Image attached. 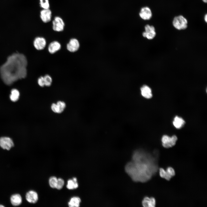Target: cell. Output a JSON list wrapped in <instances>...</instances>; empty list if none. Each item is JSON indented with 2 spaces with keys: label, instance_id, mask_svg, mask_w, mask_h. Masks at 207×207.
<instances>
[{
  "label": "cell",
  "instance_id": "6da1fadb",
  "mask_svg": "<svg viewBox=\"0 0 207 207\" xmlns=\"http://www.w3.org/2000/svg\"><path fill=\"white\" fill-rule=\"evenodd\" d=\"M143 150L133 153L132 160L126 165V172L135 182H145L149 180L158 170L157 159Z\"/></svg>",
  "mask_w": 207,
  "mask_h": 207
},
{
  "label": "cell",
  "instance_id": "7a4b0ae2",
  "mask_svg": "<svg viewBox=\"0 0 207 207\" xmlns=\"http://www.w3.org/2000/svg\"><path fill=\"white\" fill-rule=\"evenodd\" d=\"M27 63L22 54L15 53L9 56L0 68L1 76L4 82L9 85L26 76Z\"/></svg>",
  "mask_w": 207,
  "mask_h": 207
},
{
  "label": "cell",
  "instance_id": "3957f363",
  "mask_svg": "<svg viewBox=\"0 0 207 207\" xmlns=\"http://www.w3.org/2000/svg\"><path fill=\"white\" fill-rule=\"evenodd\" d=\"M187 21L183 16L179 15L175 17L172 21L174 27L179 30H184L187 27Z\"/></svg>",
  "mask_w": 207,
  "mask_h": 207
},
{
  "label": "cell",
  "instance_id": "277c9868",
  "mask_svg": "<svg viewBox=\"0 0 207 207\" xmlns=\"http://www.w3.org/2000/svg\"><path fill=\"white\" fill-rule=\"evenodd\" d=\"M65 24L63 19L59 16L55 17L52 22V28L53 30L57 32L63 31Z\"/></svg>",
  "mask_w": 207,
  "mask_h": 207
},
{
  "label": "cell",
  "instance_id": "5b68a950",
  "mask_svg": "<svg viewBox=\"0 0 207 207\" xmlns=\"http://www.w3.org/2000/svg\"><path fill=\"white\" fill-rule=\"evenodd\" d=\"M177 139V137L175 135L171 137L164 135L163 136L161 139L162 145L165 148L172 147L175 145Z\"/></svg>",
  "mask_w": 207,
  "mask_h": 207
},
{
  "label": "cell",
  "instance_id": "8992f818",
  "mask_svg": "<svg viewBox=\"0 0 207 207\" xmlns=\"http://www.w3.org/2000/svg\"><path fill=\"white\" fill-rule=\"evenodd\" d=\"M66 106V103L64 101H59L56 103H52L51 105V108L53 112L60 114L64 111Z\"/></svg>",
  "mask_w": 207,
  "mask_h": 207
},
{
  "label": "cell",
  "instance_id": "52a82bcc",
  "mask_svg": "<svg viewBox=\"0 0 207 207\" xmlns=\"http://www.w3.org/2000/svg\"><path fill=\"white\" fill-rule=\"evenodd\" d=\"M145 31L142 34L143 37L149 39H152L155 37L156 33L155 28L153 26L147 24L145 26Z\"/></svg>",
  "mask_w": 207,
  "mask_h": 207
},
{
  "label": "cell",
  "instance_id": "ba28073f",
  "mask_svg": "<svg viewBox=\"0 0 207 207\" xmlns=\"http://www.w3.org/2000/svg\"><path fill=\"white\" fill-rule=\"evenodd\" d=\"M14 146L12 140L7 137H2L0 138V146L4 149L9 150Z\"/></svg>",
  "mask_w": 207,
  "mask_h": 207
},
{
  "label": "cell",
  "instance_id": "9c48e42d",
  "mask_svg": "<svg viewBox=\"0 0 207 207\" xmlns=\"http://www.w3.org/2000/svg\"><path fill=\"white\" fill-rule=\"evenodd\" d=\"M52 14L49 9H42L40 12V18L43 22L47 23L51 20Z\"/></svg>",
  "mask_w": 207,
  "mask_h": 207
},
{
  "label": "cell",
  "instance_id": "30bf717a",
  "mask_svg": "<svg viewBox=\"0 0 207 207\" xmlns=\"http://www.w3.org/2000/svg\"><path fill=\"white\" fill-rule=\"evenodd\" d=\"M139 16L141 19L144 20H149L152 17V13L150 8L145 7L141 9Z\"/></svg>",
  "mask_w": 207,
  "mask_h": 207
},
{
  "label": "cell",
  "instance_id": "8fae6325",
  "mask_svg": "<svg viewBox=\"0 0 207 207\" xmlns=\"http://www.w3.org/2000/svg\"><path fill=\"white\" fill-rule=\"evenodd\" d=\"M46 44L45 39L42 37L36 38L33 42L35 48L38 50H41L44 49Z\"/></svg>",
  "mask_w": 207,
  "mask_h": 207
},
{
  "label": "cell",
  "instance_id": "7c38bea8",
  "mask_svg": "<svg viewBox=\"0 0 207 207\" xmlns=\"http://www.w3.org/2000/svg\"><path fill=\"white\" fill-rule=\"evenodd\" d=\"M79 43L77 39L75 38L70 39L67 45V49L71 52H74L78 49Z\"/></svg>",
  "mask_w": 207,
  "mask_h": 207
},
{
  "label": "cell",
  "instance_id": "4fadbf2b",
  "mask_svg": "<svg viewBox=\"0 0 207 207\" xmlns=\"http://www.w3.org/2000/svg\"><path fill=\"white\" fill-rule=\"evenodd\" d=\"M26 198L27 201L29 203H35L38 200V195L36 191L31 190L26 193Z\"/></svg>",
  "mask_w": 207,
  "mask_h": 207
},
{
  "label": "cell",
  "instance_id": "5bb4252c",
  "mask_svg": "<svg viewBox=\"0 0 207 207\" xmlns=\"http://www.w3.org/2000/svg\"><path fill=\"white\" fill-rule=\"evenodd\" d=\"M142 203L144 207H154L156 206V202L154 198L146 197L143 199Z\"/></svg>",
  "mask_w": 207,
  "mask_h": 207
},
{
  "label": "cell",
  "instance_id": "9a60e30c",
  "mask_svg": "<svg viewBox=\"0 0 207 207\" xmlns=\"http://www.w3.org/2000/svg\"><path fill=\"white\" fill-rule=\"evenodd\" d=\"M141 94L144 97L149 99L152 96L151 89L148 86L144 85L141 88Z\"/></svg>",
  "mask_w": 207,
  "mask_h": 207
},
{
  "label": "cell",
  "instance_id": "2e32d148",
  "mask_svg": "<svg viewBox=\"0 0 207 207\" xmlns=\"http://www.w3.org/2000/svg\"><path fill=\"white\" fill-rule=\"evenodd\" d=\"M61 45L60 43L57 41H53L51 42L48 47V51L51 53H53L61 48Z\"/></svg>",
  "mask_w": 207,
  "mask_h": 207
},
{
  "label": "cell",
  "instance_id": "e0dca14e",
  "mask_svg": "<svg viewBox=\"0 0 207 207\" xmlns=\"http://www.w3.org/2000/svg\"><path fill=\"white\" fill-rule=\"evenodd\" d=\"M11 202L14 206H18L22 202L21 195L18 194H15L12 195L10 198Z\"/></svg>",
  "mask_w": 207,
  "mask_h": 207
},
{
  "label": "cell",
  "instance_id": "ac0fdd59",
  "mask_svg": "<svg viewBox=\"0 0 207 207\" xmlns=\"http://www.w3.org/2000/svg\"><path fill=\"white\" fill-rule=\"evenodd\" d=\"M78 187V184L76 177H73L72 179H69L68 181L66 187L68 189L72 190L76 189Z\"/></svg>",
  "mask_w": 207,
  "mask_h": 207
},
{
  "label": "cell",
  "instance_id": "d6986e66",
  "mask_svg": "<svg viewBox=\"0 0 207 207\" xmlns=\"http://www.w3.org/2000/svg\"><path fill=\"white\" fill-rule=\"evenodd\" d=\"M81 199L78 197H72L68 202V205L70 207H78L80 206Z\"/></svg>",
  "mask_w": 207,
  "mask_h": 207
},
{
  "label": "cell",
  "instance_id": "ffe728a7",
  "mask_svg": "<svg viewBox=\"0 0 207 207\" xmlns=\"http://www.w3.org/2000/svg\"><path fill=\"white\" fill-rule=\"evenodd\" d=\"M173 123L176 128L179 129L184 125L185 121L182 118L177 116L174 118Z\"/></svg>",
  "mask_w": 207,
  "mask_h": 207
},
{
  "label": "cell",
  "instance_id": "44dd1931",
  "mask_svg": "<svg viewBox=\"0 0 207 207\" xmlns=\"http://www.w3.org/2000/svg\"><path fill=\"white\" fill-rule=\"evenodd\" d=\"M19 96V91L17 89H13L11 90L10 98L12 101L15 102L18 100Z\"/></svg>",
  "mask_w": 207,
  "mask_h": 207
},
{
  "label": "cell",
  "instance_id": "7402d4cb",
  "mask_svg": "<svg viewBox=\"0 0 207 207\" xmlns=\"http://www.w3.org/2000/svg\"><path fill=\"white\" fill-rule=\"evenodd\" d=\"M159 173L160 176L167 181H169L172 177L169 176L166 170L163 168H160L159 169Z\"/></svg>",
  "mask_w": 207,
  "mask_h": 207
},
{
  "label": "cell",
  "instance_id": "603a6c76",
  "mask_svg": "<svg viewBox=\"0 0 207 207\" xmlns=\"http://www.w3.org/2000/svg\"><path fill=\"white\" fill-rule=\"evenodd\" d=\"M39 5L42 9H49L50 4L49 0H39Z\"/></svg>",
  "mask_w": 207,
  "mask_h": 207
},
{
  "label": "cell",
  "instance_id": "cb8c5ba5",
  "mask_svg": "<svg viewBox=\"0 0 207 207\" xmlns=\"http://www.w3.org/2000/svg\"><path fill=\"white\" fill-rule=\"evenodd\" d=\"M57 179L55 176L51 177L49 181V183L50 187L53 188H55Z\"/></svg>",
  "mask_w": 207,
  "mask_h": 207
},
{
  "label": "cell",
  "instance_id": "d4e9b609",
  "mask_svg": "<svg viewBox=\"0 0 207 207\" xmlns=\"http://www.w3.org/2000/svg\"><path fill=\"white\" fill-rule=\"evenodd\" d=\"M43 77L45 86L47 87L50 86L52 82L51 77L48 75H46Z\"/></svg>",
  "mask_w": 207,
  "mask_h": 207
},
{
  "label": "cell",
  "instance_id": "484cf974",
  "mask_svg": "<svg viewBox=\"0 0 207 207\" xmlns=\"http://www.w3.org/2000/svg\"><path fill=\"white\" fill-rule=\"evenodd\" d=\"M64 184V182L63 179L59 178L57 179V182L55 187V188L60 190L63 187Z\"/></svg>",
  "mask_w": 207,
  "mask_h": 207
},
{
  "label": "cell",
  "instance_id": "4316f807",
  "mask_svg": "<svg viewBox=\"0 0 207 207\" xmlns=\"http://www.w3.org/2000/svg\"><path fill=\"white\" fill-rule=\"evenodd\" d=\"M166 172L172 178L175 176V171L174 169L171 167H168L166 170Z\"/></svg>",
  "mask_w": 207,
  "mask_h": 207
},
{
  "label": "cell",
  "instance_id": "83f0119b",
  "mask_svg": "<svg viewBox=\"0 0 207 207\" xmlns=\"http://www.w3.org/2000/svg\"><path fill=\"white\" fill-rule=\"evenodd\" d=\"M38 83L39 85L41 87H43L45 86L44 77L43 76H41L38 78Z\"/></svg>",
  "mask_w": 207,
  "mask_h": 207
},
{
  "label": "cell",
  "instance_id": "f1b7e54d",
  "mask_svg": "<svg viewBox=\"0 0 207 207\" xmlns=\"http://www.w3.org/2000/svg\"><path fill=\"white\" fill-rule=\"evenodd\" d=\"M204 19L206 22H207V14H206L204 16Z\"/></svg>",
  "mask_w": 207,
  "mask_h": 207
},
{
  "label": "cell",
  "instance_id": "f546056e",
  "mask_svg": "<svg viewBox=\"0 0 207 207\" xmlns=\"http://www.w3.org/2000/svg\"><path fill=\"white\" fill-rule=\"evenodd\" d=\"M202 1L205 3H206L207 2V0H202Z\"/></svg>",
  "mask_w": 207,
  "mask_h": 207
},
{
  "label": "cell",
  "instance_id": "4dcf8cb0",
  "mask_svg": "<svg viewBox=\"0 0 207 207\" xmlns=\"http://www.w3.org/2000/svg\"><path fill=\"white\" fill-rule=\"evenodd\" d=\"M0 207H4V206L0 204Z\"/></svg>",
  "mask_w": 207,
  "mask_h": 207
}]
</instances>
